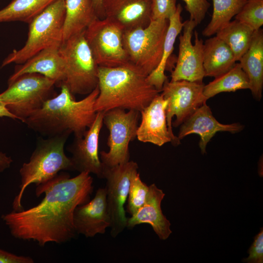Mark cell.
<instances>
[{"label": "cell", "instance_id": "cell-1", "mask_svg": "<svg viewBox=\"0 0 263 263\" xmlns=\"http://www.w3.org/2000/svg\"><path fill=\"white\" fill-rule=\"evenodd\" d=\"M93 179L88 172L73 178L61 172L37 186L36 195L44 193L41 201L29 209L13 210L1 219L15 238L33 240L41 246L48 243L62 244L76 234L75 209L88 202L93 192Z\"/></svg>", "mask_w": 263, "mask_h": 263}, {"label": "cell", "instance_id": "cell-2", "mask_svg": "<svg viewBox=\"0 0 263 263\" xmlns=\"http://www.w3.org/2000/svg\"><path fill=\"white\" fill-rule=\"evenodd\" d=\"M60 88L58 94L48 99L23 123L30 129L48 137L72 133L75 137H81L96 116L94 104L99 94L98 85L79 101L75 100L65 85Z\"/></svg>", "mask_w": 263, "mask_h": 263}, {"label": "cell", "instance_id": "cell-3", "mask_svg": "<svg viewBox=\"0 0 263 263\" xmlns=\"http://www.w3.org/2000/svg\"><path fill=\"white\" fill-rule=\"evenodd\" d=\"M147 76L129 62L115 67H98L96 112L115 108L141 112L160 92Z\"/></svg>", "mask_w": 263, "mask_h": 263}, {"label": "cell", "instance_id": "cell-4", "mask_svg": "<svg viewBox=\"0 0 263 263\" xmlns=\"http://www.w3.org/2000/svg\"><path fill=\"white\" fill-rule=\"evenodd\" d=\"M69 136L63 134L39 141L29 161L23 163L19 169L20 190L13 201V210L23 209L22 196L31 184L37 186L52 179L60 171L74 170L71 157L64 152V145Z\"/></svg>", "mask_w": 263, "mask_h": 263}, {"label": "cell", "instance_id": "cell-5", "mask_svg": "<svg viewBox=\"0 0 263 263\" xmlns=\"http://www.w3.org/2000/svg\"><path fill=\"white\" fill-rule=\"evenodd\" d=\"M66 9L64 0H56L29 23L28 38L24 45L15 50L2 62L21 64L40 51L63 42Z\"/></svg>", "mask_w": 263, "mask_h": 263}, {"label": "cell", "instance_id": "cell-6", "mask_svg": "<svg viewBox=\"0 0 263 263\" xmlns=\"http://www.w3.org/2000/svg\"><path fill=\"white\" fill-rule=\"evenodd\" d=\"M59 52L65 65L63 84L74 94H88L98 85V67L85 37V31L64 40Z\"/></svg>", "mask_w": 263, "mask_h": 263}, {"label": "cell", "instance_id": "cell-7", "mask_svg": "<svg viewBox=\"0 0 263 263\" xmlns=\"http://www.w3.org/2000/svg\"><path fill=\"white\" fill-rule=\"evenodd\" d=\"M8 84L7 89L0 94V101L22 122L55 96V81L39 74H25Z\"/></svg>", "mask_w": 263, "mask_h": 263}, {"label": "cell", "instance_id": "cell-8", "mask_svg": "<svg viewBox=\"0 0 263 263\" xmlns=\"http://www.w3.org/2000/svg\"><path fill=\"white\" fill-rule=\"evenodd\" d=\"M169 25V19L151 20L145 27L123 32V44L129 62L147 75L161 61Z\"/></svg>", "mask_w": 263, "mask_h": 263}, {"label": "cell", "instance_id": "cell-9", "mask_svg": "<svg viewBox=\"0 0 263 263\" xmlns=\"http://www.w3.org/2000/svg\"><path fill=\"white\" fill-rule=\"evenodd\" d=\"M140 112L115 108L105 112L103 123L110 134L107 145L109 150L100 152V159L106 167L126 163L130 159V142L136 137Z\"/></svg>", "mask_w": 263, "mask_h": 263}, {"label": "cell", "instance_id": "cell-10", "mask_svg": "<svg viewBox=\"0 0 263 263\" xmlns=\"http://www.w3.org/2000/svg\"><path fill=\"white\" fill-rule=\"evenodd\" d=\"M203 82L182 80L165 81L162 95L168 101L166 118L171 143L177 146L180 140L173 133L172 125L177 127L185 121L207 99L203 94Z\"/></svg>", "mask_w": 263, "mask_h": 263}, {"label": "cell", "instance_id": "cell-11", "mask_svg": "<svg viewBox=\"0 0 263 263\" xmlns=\"http://www.w3.org/2000/svg\"><path fill=\"white\" fill-rule=\"evenodd\" d=\"M123 31L106 18L94 20L85 37L99 67H115L129 62L123 44Z\"/></svg>", "mask_w": 263, "mask_h": 263}, {"label": "cell", "instance_id": "cell-12", "mask_svg": "<svg viewBox=\"0 0 263 263\" xmlns=\"http://www.w3.org/2000/svg\"><path fill=\"white\" fill-rule=\"evenodd\" d=\"M138 169L137 164L133 161L105 168L106 200L111 218V235L113 238L127 227L128 218L124 205L128 198L131 179Z\"/></svg>", "mask_w": 263, "mask_h": 263}, {"label": "cell", "instance_id": "cell-13", "mask_svg": "<svg viewBox=\"0 0 263 263\" xmlns=\"http://www.w3.org/2000/svg\"><path fill=\"white\" fill-rule=\"evenodd\" d=\"M196 26L190 19L184 22L183 34L179 38V53L176 64L171 72V81L184 80L203 82L205 76L203 66L204 43L196 30L194 31V44H192L191 41L193 30Z\"/></svg>", "mask_w": 263, "mask_h": 263}, {"label": "cell", "instance_id": "cell-14", "mask_svg": "<svg viewBox=\"0 0 263 263\" xmlns=\"http://www.w3.org/2000/svg\"><path fill=\"white\" fill-rule=\"evenodd\" d=\"M105 112H97L95 119L81 137H75L73 143L68 150L74 170L79 172H88L96 175L98 178H104L105 167L101 162L98 152L99 133L103 124Z\"/></svg>", "mask_w": 263, "mask_h": 263}, {"label": "cell", "instance_id": "cell-15", "mask_svg": "<svg viewBox=\"0 0 263 263\" xmlns=\"http://www.w3.org/2000/svg\"><path fill=\"white\" fill-rule=\"evenodd\" d=\"M73 222L76 233L87 238L105 233L111 226L105 187L99 188L92 200L76 207Z\"/></svg>", "mask_w": 263, "mask_h": 263}, {"label": "cell", "instance_id": "cell-16", "mask_svg": "<svg viewBox=\"0 0 263 263\" xmlns=\"http://www.w3.org/2000/svg\"><path fill=\"white\" fill-rule=\"evenodd\" d=\"M151 0H102L104 18L123 31L145 27L151 21Z\"/></svg>", "mask_w": 263, "mask_h": 263}, {"label": "cell", "instance_id": "cell-17", "mask_svg": "<svg viewBox=\"0 0 263 263\" xmlns=\"http://www.w3.org/2000/svg\"><path fill=\"white\" fill-rule=\"evenodd\" d=\"M244 126L239 123L224 124L219 122L213 116L210 107L206 102L203 103L182 124L178 135L180 140L192 133L198 134L201 139L199 146L202 154L206 152L208 142L219 132H228L232 133L242 131Z\"/></svg>", "mask_w": 263, "mask_h": 263}, {"label": "cell", "instance_id": "cell-18", "mask_svg": "<svg viewBox=\"0 0 263 263\" xmlns=\"http://www.w3.org/2000/svg\"><path fill=\"white\" fill-rule=\"evenodd\" d=\"M167 104L162 94H158L140 112L141 120L136 133L139 141L160 147L171 142L167 123Z\"/></svg>", "mask_w": 263, "mask_h": 263}, {"label": "cell", "instance_id": "cell-19", "mask_svg": "<svg viewBox=\"0 0 263 263\" xmlns=\"http://www.w3.org/2000/svg\"><path fill=\"white\" fill-rule=\"evenodd\" d=\"M60 46H52L40 51L24 63L19 65L8 83L27 73H37L49 78L60 87L65 79V65L59 52Z\"/></svg>", "mask_w": 263, "mask_h": 263}, {"label": "cell", "instance_id": "cell-20", "mask_svg": "<svg viewBox=\"0 0 263 263\" xmlns=\"http://www.w3.org/2000/svg\"><path fill=\"white\" fill-rule=\"evenodd\" d=\"M165 194L154 184L149 186V193L144 204L128 218L127 227L132 228L142 224H149L159 238L167 239L171 234L170 223L163 214L161 204Z\"/></svg>", "mask_w": 263, "mask_h": 263}, {"label": "cell", "instance_id": "cell-21", "mask_svg": "<svg viewBox=\"0 0 263 263\" xmlns=\"http://www.w3.org/2000/svg\"><path fill=\"white\" fill-rule=\"evenodd\" d=\"M246 75L253 97L258 101L262 97L263 88V30L255 31L250 45L239 60Z\"/></svg>", "mask_w": 263, "mask_h": 263}, {"label": "cell", "instance_id": "cell-22", "mask_svg": "<svg viewBox=\"0 0 263 263\" xmlns=\"http://www.w3.org/2000/svg\"><path fill=\"white\" fill-rule=\"evenodd\" d=\"M230 47L218 37L207 39L203 48L205 76L216 77L230 70L236 63Z\"/></svg>", "mask_w": 263, "mask_h": 263}, {"label": "cell", "instance_id": "cell-23", "mask_svg": "<svg viewBox=\"0 0 263 263\" xmlns=\"http://www.w3.org/2000/svg\"><path fill=\"white\" fill-rule=\"evenodd\" d=\"M66 14L63 27V41L85 31L98 18L92 0H64Z\"/></svg>", "mask_w": 263, "mask_h": 263}, {"label": "cell", "instance_id": "cell-24", "mask_svg": "<svg viewBox=\"0 0 263 263\" xmlns=\"http://www.w3.org/2000/svg\"><path fill=\"white\" fill-rule=\"evenodd\" d=\"M183 8L180 4L177 5L175 13L169 18V25L165 36L163 54L157 67L147 78L149 82L159 91L161 92L165 81L168 79L165 74L168 59L174 49L176 38L183 29L184 22L181 20V14Z\"/></svg>", "mask_w": 263, "mask_h": 263}, {"label": "cell", "instance_id": "cell-25", "mask_svg": "<svg viewBox=\"0 0 263 263\" xmlns=\"http://www.w3.org/2000/svg\"><path fill=\"white\" fill-rule=\"evenodd\" d=\"M255 31L235 19L219 30L216 36L230 47L236 61H239L248 49Z\"/></svg>", "mask_w": 263, "mask_h": 263}, {"label": "cell", "instance_id": "cell-26", "mask_svg": "<svg viewBox=\"0 0 263 263\" xmlns=\"http://www.w3.org/2000/svg\"><path fill=\"white\" fill-rule=\"evenodd\" d=\"M249 88L248 78L239 63H235L230 70L205 85L203 94L208 99L220 93L235 92Z\"/></svg>", "mask_w": 263, "mask_h": 263}, {"label": "cell", "instance_id": "cell-27", "mask_svg": "<svg viewBox=\"0 0 263 263\" xmlns=\"http://www.w3.org/2000/svg\"><path fill=\"white\" fill-rule=\"evenodd\" d=\"M56 0H13L0 10V22L20 21L30 23Z\"/></svg>", "mask_w": 263, "mask_h": 263}, {"label": "cell", "instance_id": "cell-28", "mask_svg": "<svg viewBox=\"0 0 263 263\" xmlns=\"http://www.w3.org/2000/svg\"><path fill=\"white\" fill-rule=\"evenodd\" d=\"M213 13L202 35L210 37L228 23L241 10L247 0H212Z\"/></svg>", "mask_w": 263, "mask_h": 263}, {"label": "cell", "instance_id": "cell-29", "mask_svg": "<svg viewBox=\"0 0 263 263\" xmlns=\"http://www.w3.org/2000/svg\"><path fill=\"white\" fill-rule=\"evenodd\" d=\"M235 18L254 31L261 29L263 24V0H247Z\"/></svg>", "mask_w": 263, "mask_h": 263}, {"label": "cell", "instance_id": "cell-30", "mask_svg": "<svg viewBox=\"0 0 263 263\" xmlns=\"http://www.w3.org/2000/svg\"><path fill=\"white\" fill-rule=\"evenodd\" d=\"M149 190V186L143 182L138 171L131 179L128 196L127 211L131 215L135 213L145 203Z\"/></svg>", "mask_w": 263, "mask_h": 263}, {"label": "cell", "instance_id": "cell-31", "mask_svg": "<svg viewBox=\"0 0 263 263\" xmlns=\"http://www.w3.org/2000/svg\"><path fill=\"white\" fill-rule=\"evenodd\" d=\"M176 9V0H151V20L169 19Z\"/></svg>", "mask_w": 263, "mask_h": 263}, {"label": "cell", "instance_id": "cell-32", "mask_svg": "<svg viewBox=\"0 0 263 263\" xmlns=\"http://www.w3.org/2000/svg\"><path fill=\"white\" fill-rule=\"evenodd\" d=\"M186 3V10L188 12L190 19L196 25L205 19L210 7L208 0H183Z\"/></svg>", "mask_w": 263, "mask_h": 263}, {"label": "cell", "instance_id": "cell-33", "mask_svg": "<svg viewBox=\"0 0 263 263\" xmlns=\"http://www.w3.org/2000/svg\"><path fill=\"white\" fill-rule=\"evenodd\" d=\"M249 256L244 259V262L248 263H263V230L254 237V242L248 249Z\"/></svg>", "mask_w": 263, "mask_h": 263}, {"label": "cell", "instance_id": "cell-34", "mask_svg": "<svg viewBox=\"0 0 263 263\" xmlns=\"http://www.w3.org/2000/svg\"><path fill=\"white\" fill-rule=\"evenodd\" d=\"M30 257L19 256L0 249V263H34Z\"/></svg>", "mask_w": 263, "mask_h": 263}, {"label": "cell", "instance_id": "cell-35", "mask_svg": "<svg viewBox=\"0 0 263 263\" xmlns=\"http://www.w3.org/2000/svg\"><path fill=\"white\" fill-rule=\"evenodd\" d=\"M12 162L11 157L0 151V173L10 168Z\"/></svg>", "mask_w": 263, "mask_h": 263}, {"label": "cell", "instance_id": "cell-36", "mask_svg": "<svg viewBox=\"0 0 263 263\" xmlns=\"http://www.w3.org/2000/svg\"><path fill=\"white\" fill-rule=\"evenodd\" d=\"M92 1L97 17L100 19H104L102 0H92Z\"/></svg>", "mask_w": 263, "mask_h": 263}, {"label": "cell", "instance_id": "cell-37", "mask_svg": "<svg viewBox=\"0 0 263 263\" xmlns=\"http://www.w3.org/2000/svg\"><path fill=\"white\" fill-rule=\"evenodd\" d=\"M0 117H7L13 119H17L6 108L5 105L0 101Z\"/></svg>", "mask_w": 263, "mask_h": 263}]
</instances>
